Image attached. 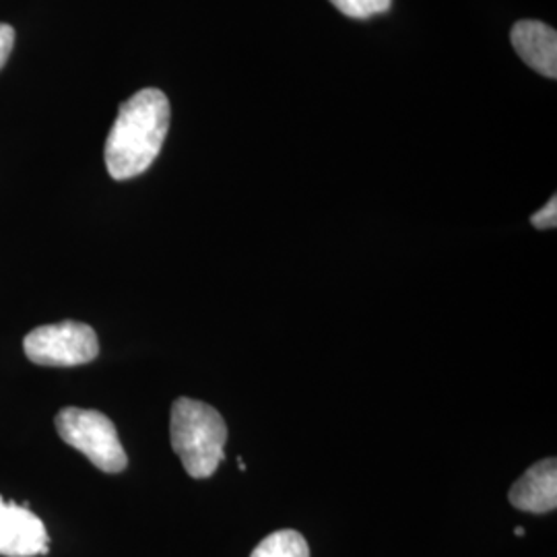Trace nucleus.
<instances>
[{
  "mask_svg": "<svg viewBox=\"0 0 557 557\" xmlns=\"http://www.w3.org/2000/svg\"><path fill=\"white\" fill-rule=\"evenodd\" d=\"M250 557H310V547L301 533L283 529L262 539Z\"/></svg>",
  "mask_w": 557,
  "mask_h": 557,
  "instance_id": "nucleus-8",
  "label": "nucleus"
},
{
  "mask_svg": "<svg viewBox=\"0 0 557 557\" xmlns=\"http://www.w3.org/2000/svg\"><path fill=\"white\" fill-rule=\"evenodd\" d=\"M13 44H15V29L9 23H0V71L13 52Z\"/></svg>",
  "mask_w": 557,
  "mask_h": 557,
  "instance_id": "nucleus-11",
  "label": "nucleus"
},
{
  "mask_svg": "<svg viewBox=\"0 0 557 557\" xmlns=\"http://www.w3.org/2000/svg\"><path fill=\"white\" fill-rule=\"evenodd\" d=\"M23 351L29 361L50 368H73L100 356L96 331L77 320L38 326L23 338Z\"/></svg>",
  "mask_w": 557,
  "mask_h": 557,
  "instance_id": "nucleus-4",
  "label": "nucleus"
},
{
  "mask_svg": "<svg viewBox=\"0 0 557 557\" xmlns=\"http://www.w3.org/2000/svg\"><path fill=\"white\" fill-rule=\"evenodd\" d=\"M518 57L539 75L557 77V34L541 21H518L510 34Z\"/></svg>",
  "mask_w": 557,
  "mask_h": 557,
  "instance_id": "nucleus-7",
  "label": "nucleus"
},
{
  "mask_svg": "<svg viewBox=\"0 0 557 557\" xmlns=\"http://www.w3.org/2000/svg\"><path fill=\"white\" fill-rule=\"evenodd\" d=\"M170 438L184 471L190 478L207 479L225 458L227 425L211 405L182 397L172 405Z\"/></svg>",
  "mask_w": 557,
  "mask_h": 557,
  "instance_id": "nucleus-2",
  "label": "nucleus"
},
{
  "mask_svg": "<svg viewBox=\"0 0 557 557\" xmlns=\"http://www.w3.org/2000/svg\"><path fill=\"white\" fill-rule=\"evenodd\" d=\"M60 438L83 453L103 473H122L128 465L116 425L100 411L66 407L54 419Z\"/></svg>",
  "mask_w": 557,
  "mask_h": 557,
  "instance_id": "nucleus-3",
  "label": "nucleus"
},
{
  "mask_svg": "<svg viewBox=\"0 0 557 557\" xmlns=\"http://www.w3.org/2000/svg\"><path fill=\"white\" fill-rule=\"evenodd\" d=\"M238 467H239V471H246V462H244V460H242V458H239V460H238Z\"/></svg>",
  "mask_w": 557,
  "mask_h": 557,
  "instance_id": "nucleus-12",
  "label": "nucleus"
},
{
  "mask_svg": "<svg viewBox=\"0 0 557 557\" xmlns=\"http://www.w3.org/2000/svg\"><path fill=\"white\" fill-rule=\"evenodd\" d=\"M531 223L537 227V230H554L557 225V199L552 197L549 202L539 209L537 213L531 218Z\"/></svg>",
  "mask_w": 557,
  "mask_h": 557,
  "instance_id": "nucleus-10",
  "label": "nucleus"
},
{
  "mask_svg": "<svg viewBox=\"0 0 557 557\" xmlns=\"http://www.w3.org/2000/svg\"><path fill=\"white\" fill-rule=\"evenodd\" d=\"M510 504L533 515H547L557 508V460H539L510 490Z\"/></svg>",
  "mask_w": 557,
  "mask_h": 557,
  "instance_id": "nucleus-6",
  "label": "nucleus"
},
{
  "mask_svg": "<svg viewBox=\"0 0 557 557\" xmlns=\"http://www.w3.org/2000/svg\"><path fill=\"white\" fill-rule=\"evenodd\" d=\"M515 533H517L518 537H524V529H522V527H518Z\"/></svg>",
  "mask_w": 557,
  "mask_h": 557,
  "instance_id": "nucleus-13",
  "label": "nucleus"
},
{
  "mask_svg": "<svg viewBox=\"0 0 557 557\" xmlns=\"http://www.w3.org/2000/svg\"><path fill=\"white\" fill-rule=\"evenodd\" d=\"M50 537L46 524L36 517L27 504L7 502L0 496V556H46Z\"/></svg>",
  "mask_w": 557,
  "mask_h": 557,
  "instance_id": "nucleus-5",
  "label": "nucleus"
},
{
  "mask_svg": "<svg viewBox=\"0 0 557 557\" xmlns=\"http://www.w3.org/2000/svg\"><path fill=\"white\" fill-rule=\"evenodd\" d=\"M331 4L351 20H370L386 13L393 0H331Z\"/></svg>",
  "mask_w": 557,
  "mask_h": 557,
  "instance_id": "nucleus-9",
  "label": "nucleus"
},
{
  "mask_svg": "<svg viewBox=\"0 0 557 557\" xmlns=\"http://www.w3.org/2000/svg\"><path fill=\"white\" fill-rule=\"evenodd\" d=\"M170 131V101L160 89H143L120 106L106 140V168L114 180L137 178L158 160Z\"/></svg>",
  "mask_w": 557,
  "mask_h": 557,
  "instance_id": "nucleus-1",
  "label": "nucleus"
}]
</instances>
